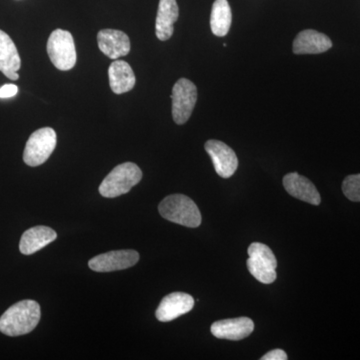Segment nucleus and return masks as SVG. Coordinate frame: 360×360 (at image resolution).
<instances>
[{"mask_svg":"<svg viewBox=\"0 0 360 360\" xmlns=\"http://www.w3.org/2000/svg\"><path fill=\"white\" fill-rule=\"evenodd\" d=\"M40 307L34 300H21L0 317V331L8 336H20L32 333L40 321Z\"/></svg>","mask_w":360,"mask_h":360,"instance_id":"f257e3e1","label":"nucleus"},{"mask_svg":"<svg viewBox=\"0 0 360 360\" xmlns=\"http://www.w3.org/2000/svg\"><path fill=\"white\" fill-rule=\"evenodd\" d=\"M158 210L161 217L168 221L195 229L201 224V214L198 205L184 194H172L165 198Z\"/></svg>","mask_w":360,"mask_h":360,"instance_id":"f03ea898","label":"nucleus"},{"mask_svg":"<svg viewBox=\"0 0 360 360\" xmlns=\"http://www.w3.org/2000/svg\"><path fill=\"white\" fill-rule=\"evenodd\" d=\"M142 172L135 163L124 162L111 170L99 186V193L106 198H115L129 193L141 182Z\"/></svg>","mask_w":360,"mask_h":360,"instance_id":"7ed1b4c3","label":"nucleus"},{"mask_svg":"<svg viewBox=\"0 0 360 360\" xmlns=\"http://www.w3.org/2000/svg\"><path fill=\"white\" fill-rule=\"evenodd\" d=\"M248 269L259 283L270 284L276 279L277 260L269 246L260 243H251L248 248Z\"/></svg>","mask_w":360,"mask_h":360,"instance_id":"20e7f679","label":"nucleus"},{"mask_svg":"<svg viewBox=\"0 0 360 360\" xmlns=\"http://www.w3.org/2000/svg\"><path fill=\"white\" fill-rule=\"evenodd\" d=\"M46 49L52 65L58 70L66 71L75 68L77 63V49L70 32L54 30L47 41Z\"/></svg>","mask_w":360,"mask_h":360,"instance_id":"39448f33","label":"nucleus"},{"mask_svg":"<svg viewBox=\"0 0 360 360\" xmlns=\"http://www.w3.org/2000/svg\"><path fill=\"white\" fill-rule=\"evenodd\" d=\"M56 146V132L51 127H44L33 132L26 142L23 161L30 167L44 165Z\"/></svg>","mask_w":360,"mask_h":360,"instance_id":"423d86ee","label":"nucleus"},{"mask_svg":"<svg viewBox=\"0 0 360 360\" xmlns=\"http://www.w3.org/2000/svg\"><path fill=\"white\" fill-rule=\"evenodd\" d=\"M172 117L176 124H184L189 120L196 101L198 89L186 78H180L172 89Z\"/></svg>","mask_w":360,"mask_h":360,"instance_id":"0eeeda50","label":"nucleus"},{"mask_svg":"<svg viewBox=\"0 0 360 360\" xmlns=\"http://www.w3.org/2000/svg\"><path fill=\"white\" fill-rule=\"evenodd\" d=\"M139 260V255L137 251L113 250L91 258L89 266L90 269L96 272L117 271L134 266Z\"/></svg>","mask_w":360,"mask_h":360,"instance_id":"6e6552de","label":"nucleus"},{"mask_svg":"<svg viewBox=\"0 0 360 360\" xmlns=\"http://www.w3.org/2000/svg\"><path fill=\"white\" fill-rule=\"evenodd\" d=\"M205 150L212 158L215 172L222 179H229L236 174L238 158L232 148L224 142L210 139L205 143Z\"/></svg>","mask_w":360,"mask_h":360,"instance_id":"1a4fd4ad","label":"nucleus"},{"mask_svg":"<svg viewBox=\"0 0 360 360\" xmlns=\"http://www.w3.org/2000/svg\"><path fill=\"white\" fill-rule=\"evenodd\" d=\"M194 307L193 296L184 292H172L163 297L156 309V319L161 322H169L191 311Z\"/></svg>","mask_w":360,"mask_h":360,"instance_id":"9d476101","label":"nucleus"},{"mask_svg":"<svg viewBox=\"0 0 360 360\" xmlns=\"http://www.w3.org/2000/svg\"><path fill=\"white\" fill-rule=\"evenodd\" d=\"M255 329V323L248 317L224 319L214 322L210 328L213 335L219 340H241L248 338Z\"/></svg>","mask_w":360,"mask_h":360,"instance_id":"9b49d317","label":"nucleus"},{"mask_svg":"<svg viewBox=\"0 0 360 360\" xmlns=\"http://www.w3.org/2000/svg\"><path fill=\"white\" fill-rule=\"evenodd\" d=\"M283 186L291 196L297 200L312 205H321V194L316 187L309 179L298 174L297 172L286 174L283 177Z\"/></svg>","mask_w":360,"mask_h":360,"instance_id":"f8f14e48","label":"nucleus"},{"mask_svg":"<svg viewBox=\"0 0 360 360\" xmlns=\"http://www.w3.org/2000/svg\"><path fill=\"white\" fill-rule=\"evenodd\" d=\"M97 42L101 51L111 59L122 58L130 51L129 37L120 30H101L97 34Z\"/></svg>","mask_w":360,"mask_h":360,"instance_id":"ddd939ff","label":"nucleus"},{"mask_svg":"<svg viewBox=\"0 0 360 360\" xmlns=\"http://www.w3.org/2000/svg\"><path fill=\"white\" fill-rule=\"evenodd\" d=\"M333 47V41L323 33L307 30L298 33L293 41L295 54H319L328 51Z\"/></svg>","mask_w":360,"mask_h":360,"instance_id":"4468645a","label":"nucleus"},{"mask_svg":"<svg viewBox=\"0 0 360 360\" xmlns=\"http://www.w3.org/2000/svg\"><path fill=\"white\" fill-rule=\"evenodd\" d=\"M176 0H160L155 21V33L161 41H167L174 32V23L179 20Z\"/></svg>","mask_w":360,"mask_h":360,"instance_id":"2eb2a0df","label":"nucleus"},{"mask_svg":"<svg viewBox=\"0 0 360 360\" xmlns=\"http://www.w3.org/2000/svg\"><path fill=\"white\" fill-rule=\"evenodd\" d=\"M21 59L15 44L7 33L0 30V71L7 78L18 80Z\"/></svg>","mask_w":360,"mask_h":360,"instance_id":"dca6fc26","label":"nucleus"},{"mask_svg":"<svg viewBox=\"0 0 360 360\" xmlns=\"http://www.w3.org/2000/svg\"><path fill=\"white\" fill-rule=\"evenodd\" d=\"M58 238V234L49 226H34L27 229L20 239V250L22 255L37 252Z\"/></svg>","mask_w":360,"mask_h":360,"instance_id":"f3484780","label":"nucleus"},{"mask_svg":"<svg viewBox=\"0 0 360 360\" xmlns=\"http://www.w3.org/2000/svg\"><path fill=\"white\" fill-rule=\"evenodd\" d=\"M110 89L116 94H122L134 89L136 78L127 61L115 60L108 70Z\"/></svg>","mask_w":360,"mask_h":360,"instance_id":"a211bd4d","label":"nucleus"},{"mask_svg":"<svg viewBox=\"0 0 360 360\" xmlns=\"http://www.w3.org/2000/svg\"><path fill=\"white\" fill-rule=\"evenodd\" d=\"M232 22L231 6L227 0H215L210 14V28L213 34L222 37L229 33Z\"/></svg>","mask_w":360,"mask_h":360,"instance_id":"6ab92c4d","label":"nucleus"},{"mask_svg":"<svg viewBox=\"0 0 360 360\" xmlns=\"http://www.w3.org/2000/svg\"><path fill=\"white\" fill-rule=\"evenodd\" d=\"M342 191L348 200L360 202V174L345 177L342 182Z\"/></svg>","mask_w":360,"mask_h":360,"instance_id":"aec40b11","label":"nucleus"},{"mask_svg":"<svg viewBox=\"0 0 360 360\" xmlns=\"http://www.w3.org/2000/svg\"><path fill=\"white\" fill-rule=\"evenodd\" d=\"M18 92V87L15 84H6L0 87V98H9L15 96Z\"/></svg>","mask_w":360,"mask_h":360,"instance_id":"412c9836","label":"nucleus"},{"mask_svg":"<svg viewBox=\"0 0 360 360\" xmlns=\"http://www.w3.org/2000/svg\"><path fill=\"white\" fill-rule=\"evenodd\" d=\"M262 360H286L288 359V354L283 349H274L271 352H267L264 356L260 359Z\"/></svg>","mask_w":360,"mask_h":360,"instance_id":"4be33fe9","label":"nucleus"}]
</instances>
